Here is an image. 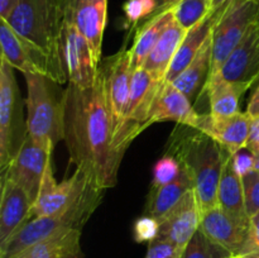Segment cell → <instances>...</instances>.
<instances>
[{"instance_id": "1", "label": "cell", "mask_w": 259, "mask_h": 258, "mask_svg": "<svg viewBox=\"0 0 259 258\" xmlns=\"http://www.w3.org/2000/svg\"><path fill=\"white\" fill-rule=\"evenodd\" d=\"M63 139L71 163L103 190L118 182L124 153L114 141L115 121L109 110L99 71L96 82L86 89L68 83L63 90Z\"/></svg>"}, {"instance_id": "2", "label": "cell", "mask_w": 259, "mask_h": 258, "mask_svg": "<svg viewBox=\"0 0 259 258\" xmlns=\"http://www.w3.org/2000/svg\"><path fill=\"white\" fill-rule=\"evenodd\" d=\"M166 153L179 159L194 184L200 210L218 205V187L229 152L199 129L180 125L171 136Z\"/></svg>"}, {"instance_id": "3", "label": "cell", "mask_w": 259, "mask_h": 258, "mask_svg": "<svg viewBox=\"0 0 259 258\" xmlns=\"http://www.w3.org/2000/svg\"><path fill=\"white\" fill-rule=\"evenodd\" d=\"M105 190L91 185L70 207L51 215L25 222L14 234L0 244V258H13L27 248L70 230H82L91 215L101 204Z\"/></svg>"}, {"instance_id": "4", "label": "cell", "mask_w": 259, "mask_h": 258, "mask_svg": "<svg viewBox=\"0 0 259 258\" xmlns=\"http://www.w3.org/2000/svg\"><path fill=\"white\" fill-rule=\"evenodd\" d=\"M5 20L20 37L65 67L61 48L63 25L61 0H18Z\"/></svg>"}, {"instance_id": "5", "label": "cell", "mask_w": 259, "mask_h": 258, "mask_svg": "<svg viewBox=\"0 0 259 258\" xmlns=\"http://www.w3.org/2000/svg\"><path fill=\"white\" fill-rule=\"evenodd\" d=\"M27 83V131L37 143L53 152L63 139V91L52 78L39 73H23Z\"/></svg>"}, {"instance_id": "6", "label": "cell", "mask_w": 259, "mask_h": 258, "mask_svg": "<svg viewBox=\"0 0 259 258\" xmlns=\"http://www.w3.org/2000/svg\"><path fill=\"white\" fill-rule=\"evenodd\" d=\"M28 137L14 67L0 58V171L13 161Z\"/></svg>"}, {"instance_id": "7", "label": "cell", "mask_w": 259, "mask_h": 258, "mask_svg": "<svg viewBox=\"0 0 259 258\" xmlns=\"http://www.w3.org/2000/svg\"><path fill=\"white\" fill-rule=\"evenodd\" d=\"M163 82L164 80L156 77L143 67L134 70L125 113L114 134L116 148L123 153L133 139L149 126L152 106Z\"/></svg>"}, {"instance_id": "8", "label": "cell", "mask_w": 259, "mask_h": 258, "mask_svg": "<svg viewBox=\"0 0 259 258\" xmlns=\"http://www.w3.org/2000/svg\"><path fill=\"white\" fill-rule=\"evenodd\" d=\"M258 19L259 0H233L220 13L212 29L211 71L209 78L220 70Z\"/></svg>"}, {"instance_id": "9", "label": "cell", "mask_w": 259, "mask_h": 258, "mask_svg": "<svg viewBox=\"0 0 259 258\" xmlns=\"http://www.w3.org/2000/svg\"><path fill=\"white\" fill-rule=\"evenodd\" d=\"M0 47L2 58L20 72L45 75L60 85L67 80L65 67L15 33L5 19H0Z\"/></svg>"}, {"instance_id": "10", "label": "cell", "mask_w": 259, "mask_h": 258, "mask_svg": "<svg viewBox=\"0 0 259 258\" xmlns=\"http://www.w3.org/2000/svg\"><path fill=\"white\" fill-rule=\"evenodd\" d=\"M91 182L82 171L76 168L72 176L57 182L53 175L52 159L48 162L40 184L37 199L33 202L29 219L43 215H51L67 209L77 201L83 192L91 186Z\"/></svg>"}, {"instance_id": "11", "label": "cell", "mask_w": 259, "mask_h": 258, "mask_svg": "<svg viewBox=\"0 0 259 258\" xmlns=\"http://www.w3.org/2000/svg\"><path fill=\"white\" fill-rule=\"evenodd\" d=\"M99 71L103 78L106 103L115 121L116 129L125 113L134 73L131 48L124 46L115 55L101 61Z\"/></svg>"}, {"instance_id": "12", "label": "cell", "mask_w": 259, "mask_h": 258, "mask_svg": "<svg viewBox=\"0 0 259 258\" xmlns=\"http://www.w3.org/2000/svg\"><path fill=\"white\" fill-rule=\"evenodd\" d=\"M51 159L52 151L37 143L32 137L28 136L17 156L2 172V177H5L22 187L32 202H34Z\"/></svg>"}, {"instance_id": "13", "label": "cell", "mask_w": 259, "mask_h": 258, "mask_svg": "<svg viewBox=\"0 0 259 258\" xmlns=\"http://www.w3.org/2000/svg\"><path fill=\"white\" fill-rule=\"evenodd\" d=\"M61 48L66 73L71 85L81 89L93 86L98 78L99 65L94 60L86 38L67 19H63Z\"/></svg>"}, {"instance_id": "14", "label": "cell", "mask_w": 259, "mask_h": 258, "mask_svg": "<svg viewBox=\"0 0 259 258\" xmlns=\"http://www.w3.org/2000/svg\"><path fill=\"white\" fill-rule=\"evenodd\" d=\"M63 19L72 23L86 38L98 65L108 19V0H61Z\"/></svg>"}, {"instance_id": "15", "label": "cell", "mask_w": 259, "mask_h": 258, "mask_svg": "<svg viewBox=\"0 0 259 258\" xmlns=\"http://www.w3.org/2000/svg\"><path fill=\"white\" fill-rule=\"evenodd\" d=\"M158 220V239L171 243L182 253L200 229L201 210L194 190L187 191L182 199Z\"/></svg>"}, {"instance_id": "16", "label": "cell", "mask_w": 259, "mask_h": 258, "mask_svg": "<svg viewBox=\"0 0 259 258\" xmlns=\"http://www.w3.org/2000/svg\"><path fill=\"white\" fill-rule=\"evenodd\" d=\"M259 80V19L229 55L220 70L206 81H228L254 85Z\"/></svg>"}, {"instance_id": "17", "label": "cell", "mask_w": 259, "mask_h": 258, "mask_svg": "<svg viewBox=\"0 0 259 258\" xmlns=\"http://www.w3.org/2000/svg\"><path fill=\"white\" fill-rule=\"evenodd\" d=\"M249 220H243L217 206L201 210L200 230L215 245L232 254H238L247 239Z\"/></svg>"}, {"instance_id": "18", "label": "cell", "mask_w": 259, "mask_h": 258, "mask_svg": "<svg viewBox=\"0 0 259 258\" xmlns=\"http://www.w3.org/2000/svg\"><path fill=\"white\" fill-rule=\"evenodd\" d=\"M249 125L250 116L247 111H239L229 116H217L207 113L200 114L195 129H199L211 137L234 156L247 147Z\"/></svg>"}, {"instance_id": "19", "label": "cell", "mask_w": 259, "mask_h": 258, "mask_svg": "<svg viewBox=\"0 0 259 258\" xmlns=\"http://www.w3.org/2000/svg\"><path fill=\"white\" fill-rule=\"evenodd\" d=\"M200 114L192 101L172 82L164 81L152 106L149 125L158 121H176L180 125L196 128Z\"/></svg>"}, {"instance_id": "20", "label": "cell", "mask_w": 259, "mask_h": 258, "mask_svg": "<svg viewBox=\"0 0 259 258\" xmlns=\"http://www.w3.org/2000/svg\"><path fill=\"white\" fill-rule=\"evenodd\" d=\"M32 200L27 192L10 180L2 177L0 197V244L29 220Z\"/></svg>"}, {"instance_id": "21", "label": "cell", "mask_w": 259, "mask_h": 258, "mask_svg": "<svg viewBox=\"0 0 259 258\" xmlns=\"http://www.w3.org/2000/svg\"><path fill=\"white\" fill-rule=\"evenodd\" d=\"M220 13L222 12L210 13L201 22H199L187 30L184 40L180 45L176 56H175L171 65H169L164 81L172 82L191 63V61L196 57L197 53L200 52V50L204 46V43L206 42V39L212 33L214 25L217 23L218 18H219Z\"/></svg>"}, {"instance_id": "22", "label": "cell", "mask_w": 259, "mask_h": 258, "mask_svg": "<svg viewBox=\"0 0 259 258\" xmlns=\"http://www.w3.org/2000/svg\"><path fill=\"white\" fill-rule=\"evenodd\" d=\"M186 33V28L182 27L177 22L176 18H175L169 23L168 27L166 28L163 34L158 39V42L156 43L152 52L149 53L148 58H147V61L143 65L144 70L149 71L156 77L164 80L167 75V71L169 68V65H171L172 60L176 56L180 45L184 40Z\"/></svg>"}, {"instance_id": "23", "label": "cell", "mask_w": 259, "mask_h": 258, "mask_svg": "<svg viewBox=\"0 0 259 258\" xmlns=\"http://www.w3.org/2000/svg\"><path fill=\"white\" fill-rule=\"evenodd\" d=\"M212 56V33L204 43L196 57L189 66L172 81L180 91L185 94L191 101L196 100L202 93L211 71Z\"/></svg>"}, {"instance_id": "24", "label": "cell", "mask_w": 259, "mask_h": 258, "mask_svg": "<svg viewBox=\"0 0 259 258\" xmlns=\"http://www.w3.org/2000/svg\"><path fill=\"white\" fill-rule=\"evenodd\" d=\"M218 205L239 219L249 220V217L245 211L243 180L235 168L233 154H230L225 161L220 176L219 187H218Z\"/></svg>"}, {"instance_id": "25", "label": "cell", "mask_w": 259, "mask_h": 258, "mask_svg": "<svg viewBox=\"0 0 259 258\" xmlns=\"http://www.w3.org/2000/svg\"><path fill=\"white\" fill-rule=\"evenodd\" d=\"M174 19V8H171L147 19V22L139 28L131 48L132 66L134 70L143 67L149 53L152 52L156 43Z\"/></svg>"}, {"instance_id": "26", "label": "cell", "mask_w": 259, "mask_h": 258, "mask_svg": "<svg viewBox=\"0 0 259 258\" xmlns=\"http://www.w3.org/2000/svg\"><path fill=\"white\" fill-rule=\"evenodd\" d=\"M13 258H83L81 230H70L48 238Z\"/></svg>"}, {"instance_id": "27", "label": "cell", "mask_w": 259, "mask_h": 258, "mask_svg": "<svg viewBox=\"0 0 259 258\" xmlns=\"http://www.w3.org/2000/svg\"><path fill=\"white\" fill-rule=\"evenodd\" d=\"M250 88L252 85L245 82L214 81L206 83L202 93L206 94L209 99V113L217 116H229L239 113L240 98Z\"/></svg>"}, {"instance_id": "28", "label": "cell", "mask_w": 259, "mask_h": 258, "mask_svg": "<svg viewBox=\"0 0 259 258\" xmlns=\"http://www.w3.org/2000/svg\"><path fill=\"white\" fill-rule=\"evenodd\" d=\"M190 190H194V184L189 174L182 168L176 180L151 190L147 201V215L161 219Z\"/></svg>"}, {"instance_id": "29", "label": "cell", "mask_w": 259, "mask_h": 258, "mask_svg": "<svg viewBox=\"0 0 259 258\" xmlns=\"http://www.w3.org/2000/svg\"><path fill=\"white\" fill-rule=\"evenodd\" d=\"M211 0H180L174 8L175 18L187 30L210 14Z\"/></svg>"}, {"instance_id": "30", "label": "cell", "mask_w": 259, "mask_h": 258, "mask_svg": "<svg viewBox=\"0 0 259 258\" xmlns=\"http://www.w3.org/2000/svg\"><path fill=\"white\" fill-rule=\"evenodd\" d=\"M229 255V253L210 242L199 229L182 250L180 258H227Z\"/></svg>"}, {"instance_id": "31", "label": "cell", "mask_w": 259, "mask_h": 258, "mask_svg": "<svg viewBox=\"0 0 259 258\" xmlns=\"http://www.w3.org/2000/svg\"><path fill=\"white\" fill-rule=\"evenodd\" d=\"M181 171L182 166L179 159L172 154L166 153L154 164L152 189H157V187H161L176 180L179 175L181 174Z\"/></svg>"}, {"instance_id": "32", "label": "cell", "mask_w": 259, "mask_h": 258, "mask_svg": "<svg viewBox=\"0 0 259 258\" xmlns=\"http://www.w3.org/2000/svg\"><path fill=\"white\" fill-rule=\"evenodd\" d=\"M242 180L243 189H244L245 211L250 218L259 212V172L253 169L242 176Z\"/></svg>"}, {"instance_id": "33", "label": "cell", "mask_w": 259, "mask_h": 258, "mask_svg": "<svg viewBox=\"0 0 259 258\" xmlns=\"http://www.w3.org/2000/svg\"><path fill=\"white\" fill-rule=\"evenodd\" d=\"M159 220L157 218L146 215L138 218L133 225V237L137 243H151L158 238Z\"/></svg>"}, {"instance_id": "34", "label": "cell", "mask_w": 259, "mask_h": 258, "mask_svg": "<svg viewBox=\"0 0 259 258\" xmlns=\"http://www.w3.org/2000/svg\"><path fill=\"white\" fill-rule=\"evenodd\" d=\"M238 254L259 255V212L249 218L247 239Z\"/></svg>"}, {"instance_id": "35", "label": "cell", "mask_w": 259, "mask_h": 258, "mask_svg": "<svg viewBox=\"0 0 259 258\" xmlns=\"http://www.w3.org/2000/svg\"><path fill=\"white\" fill-rule=\"evenodd\" d=\"M181 252L171 243L162 239H154L148 243L146 257L144 258H180Z\"/></svg>"}, {"instance_id": "36", "label": "cell", "mask_w": 259, "mask_h": 258, "mask_svg": "<svg viewBox=\"0 0 259 258\" xmlns=\"http://www.w3.org/2000/svg\"><path fill=\"white\" fill-rule=\"evenodd\" d=\"M245 149L248 152H250L253 156L259 154V116L250 118L249 136H248V142Z\"/></svg>"}, {"instance_id": "37", "label": "cell", "mask_w": 259, "mask_h": 258, "mask_svg": "<svg viewBox=\"0 0 259 258\" xmlns=\"http://www.w3.org/2000/svg\"><path fill=\"white\" fill-rule=\"evenodd\" d=\"M245 151H247V149H245ZM234 163L238 174H239L240 176H244L245 174H248V172L254 169V156H253L250 152L243 154L239 152V153L234 154Z\"/></svg>"}, {"instance_id": "38", "label": "cell", "mask_w": 259, "mask_h": 258, "mask_svg": "<svg viewBox=\"0 0 259 258\" xmlns=\"http://www.w3.org/2000/svg\"><path fill=\"white\" fill-rule=\"evenodd\" d=\"M255 83H257V86H255L254 91L250 95V99L247 105V114L250 118L259 116V80Z\"/></svg>"}, {"instance_id": "39", "label": "cell", "mask_w": 259, "mask_h": 258, "mask_svg": "<svg viewBox=\"0 0 259 258\" xmlns=\"http://www.w3.org/2000/svg\"><path fill=\"white\" fill-rule=\"evenodd\" d=\"M17 3L18 0H0V19H8Z\"/></svg>"}, {"instance_id": "40", "label": "cell", "mask_w": 259, "mask_h": 258, "mask_svg": "<svg viewBox=\"0 0 259 258\" xmlns=\"http://www.w3.org/2000/svg\"><path fill=\"white\" fill-rule=\"evenodd\" d=\"M233 0H211V8H210V13H219L223 12L228 5L232 3Z\"/></svg>"}, {"instance_id": "41", "label": "cell", "mask_w": 259, "mask_h": 258, "mask_svg": "<svg viewBox=\"0 0 259 258\" xmlns=\"http://www.w3.org/2000/svg\"><path fill=\"white\" fill-rule=\"evenodd\" d=\"M180 3V0H164L163 3V9L162 10H166V9H171V8H175L177 4Z\"/></svg>"}, {"instance_id": "42", "label": "cell", "mask_w": 259, "mask_h": 258, "mask_svg": "<svg viewBox=\"0 0 259 258\" xmlns=\"http://www.w3.org/2000/svg\"><path fill=\"white\" fill-rule=\"evenodd\" d=\"M227 258H259V255H250V254H232Z\"/></svg>"}, {"instance_id": "43", "label": "cell", "mask_w": 259, "mask_h": 258, "mask_svg": "<svg viewBox=\"0 0 259 258\" xmlns=\"http://www.w3.org/2000/svg\"><path fill=\"white\" fill-rule=\"evenodd\" d=\"M254 169L259 172V154H255L254 156Z\"/></svg>"}, {"instance_id": "44", "label": "cell", "mask_w": 259, "mask_h": 258, "mask_svg": "<svg viewBox=\"0 0 259 258\" xmlns=\"http://www.w3.org/2000/svg\"><path fill=\"white\" fill-rule=\"evenodd\" d=\"M157 2H158L159 4H161V12H163V10H162V9H163V3H164V0H157Z\"/></svg>"}]
</instances>
